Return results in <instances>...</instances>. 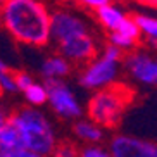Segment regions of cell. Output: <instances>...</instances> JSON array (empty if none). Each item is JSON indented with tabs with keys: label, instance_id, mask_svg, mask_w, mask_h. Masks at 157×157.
Returning a JSON list of instances; mask_svg holds the SVG:
<instances>
[{
	"label": "cell",
	"instance_id": "cell-1",
	"mask_svg": "<svg viewBox=\"0 0 157 157\" xmlns=\"http://www.w3.org/2000/svg\"><path fill=\"white\" fill-rule=\"evenodd\" d=\"M50 9L43 0H4L0 4V28L10 40L24 47L48 45Z\"/></svg>",
	"mask_w": 157,
	"mask_h": 157
},
{
	"label": "cell",
	"instance_id": "cell-2",
	"mask_svg": "<svg viewBox=\"0 0 157 157\" xmlns=\"http://www.w3.org/2000/svg\"><path fill=\"white\" fill-rule=\"evenodd\" d=\"M7 119L16 128L24 148L47 157L52 154L57 143V135L50 119L40 111V107H21Z\"/></svg>",
	"mask_w": 157,
	"mask_h": 157
},
{
	"label": "cell",
	"instance_id": "cell-3",
	"mask_svg": "<svg viewBox=\"0 0 157 157\" xmlns=\"http://www.w3.org/2000/svg\"><path fill=\"white\" fill-rule=\"evenodd\" d=\"M131 100L133 90L117 81L92 93L86 104V117L104 129H112L121 123Z\"/></svg>",
	"mask_w": 157,
	"mask_h": 157
},
{
	"label": "cell",
	"instance_id": "cell-4",
	"mask_svg": "<svg viewBox=\"0 0 157 157\" xmlns=\"http://www.w3.org/2000/svg\"><path fill=\"white\" fill-rule=\"evenodd\" d=\"M123 56L124 52L117 47L107 43L97 56L92 57L79 73V85L86 90H100L111 86L119 81V73L123 69Z\"/></svg>",
	"mask_w": 157,
	"mask_h": 157
},
{
	"label": "cell",
	"instance_id": "cell-5",
	"mask_svg": "<svg viewBox=\"0 0 157 157\" xmlns=\"http://www.w3.org/2000/svg\"><path fill=\"white\" fill-rule=\"evenodd\" d=\"M95 33L92 24L88 23L79 10L71 7H57L50 12V26H48V43L59 45V43L69 42L73 38L83 36Z\"/></svg>",
	"mask_w": 157,
	"mask_h": 157
},
{
	"label": "cell",
	"instance_id": "cell-6",
	"mask_svg": "<svg viewBox=\"0 0 157 157\" xmlns=\"http://www.w3.org/2000/svg\"><path fill=\"white\" fill-rule=\"evenodd\" d=\"M123 69L129 76L133 83L140 86H155L157 83V60L152 50L148 48H138L124 52L123 56Z\"/></svg>",
	"mask_w": 157,
	"mask_h": 157
},
{
	"label": "cell",
	"instance_id": "cell-7",
	"mask_svg": "<svg viewBox=\"0 0 157 157\" xmlns=\"http://www.w3.org/2000/svg\"><path fill=\"white\" fill-rule=\"evenodd\" d=\"M43 83L47 86V104L57 116L71 121L81 117L83 107L66 79H45Z\"/></svg>",
	"mask_w": 157,
	"mask_h": 157
},
{
	"label": "cell",
	"instance_id": "cell-8",
	"mask_svg": "<svg viewBox=\"0 0 157 157\" xmlns=\"http://www.w3.org/2000/svg\"><path fill=\"white\" fill-rule=\"evenodd\" d=\"M107 148L112 157H157V147L154 142L126 133L114 135Z\"/></svg>",
	"mask_w": 157,
	"mask_h": 157
},
{
	"label": "cell",
	"instance_id": "cell-9",
	"mask_svg": "<svg viewBox=\"0 0 157 157\" xmlns=\"http://www.w3.org/2000/svg\"><path fill=\"white\" fill-rule=\"evenodd\" d=\"M56 48H57V54H60L64 59H67L73 66H83L92 57L97 56L98 42L95 33H90V35L73 38L69 42L59 43Z\"/></svg>",
	"mask_w": 157,
	"mask_h": 157
},
{
	"label": "cell",
	"instance_id": "cell-10",
	"mask_svg": "<svg viewBox=\"0 0 157 157\" xmlns=\"http://www.w3.org/2000/svg\"><path fill=\"white\" fill-rule=\"evenodd\" d=\"M126 16L128 14L123 9V5L114 2V0H109L107 4L100 5L95 10V19H97V23L105 31H114V29H117V26L124 21Z\"/></svg>",
	"mask_w": 157,
	"mask_h": 157
},
{
	"label": "cell",
	"instance_id": "cell-11",
	"mask_svg": "<svg viewBox=\"0 0 157 157\" xmlns=\"http://www.w3.org/2000/svg\"><path fill=\"white\" fill-rule=\"evenodd\" d=\"M71 71H73V64L60 54L45 57L40 64V74L43 76V79H66Z\"/></svg>",
	"mask_w": 157,
	"mask_h": 157
},
{
	"label": "cell",
	"instance_id": "cell-12",
	"mask_svg": "<svg viewBox=\"0 0 157 157\" xmlns=\"http://www.w3.org/2000/svg\"><path fill=\"white\" fill-rule=\"evenodd\" d=\"M74 136L79 142L86 143V145H95V143H102L104 136H105V129L98 126L97 123H93L92 119H74V126H73Z\"/></svg>",
	"mask_w": 157,
	"mask_h": 157
},
{
	"label": "cell",
	"instance_id": "cell-13",
	"mask_svg": "<svg viewBox=\"0 0 157 157\" xmlns=\"http://www.w3.org/2000/svg\"><path fill=\"white\" fill-rule=\"evenodd\" d=\"M135 23L138 26L140 36L145 38L147 45H150V50L155 48L157 43V19L154 14H148V12H138V14L133 16Z\"/></svg>",
	"mask_w": 157,
	"mask_h": 157
},
{
	"label": "cell",
	"instance_id": "cell-14",
	"mask_svg": "<svg viewBox=\"0 0 157 157\" xmlns=\"http://www.w3.org/2000/svg\"><path fill=\"white\" fill-rule=\"evenodd\" d=\"M24 98L31 107H42L47 105V86L42 81H33L28 88L23 90Z\"/></svg>",
	"mask_w": 157,
	"mask_h": 157
},
{
	"label": "cell",
	"instance_id": "cell-15",
	"mask_svg": "<svg viewBox=\"0 0 157 157\" xmlns=\"http://www.w3.org/2000/svg\"><path fill=\"white\" fill-rule=\"evenodd\" d=\"M17 147H23L21 140H19V135L7 119L5 124L0 128V150H9V148H17Z\"/></svg>",
	"mask_w": 157,
	"mask_h": 157
},
{
	"label": "cell",
	"instance_id": "cell-16",
	"mask_svg": "<svg viewBox=\"0 0 157 157\" xmlns=\"http://www.w3.org/2000/svg\"><path fill=\"white\" fill-rule=\"evenodd\" d=\"M107 43H111V45L121 48L123 52L133 50L135 47H138V42H135V40H131V38L124 36V35H121V33H117V31H109Z\"/></svg>",
	"mask_w": 157,
	"mask_h": 157
},
{
	"label": "cell",
	"instance_id": "cell-17",
	"mask_svg": "<svg viewBox=\"0 0 157 157\" xmlns=\"http://www.w3.org/2000/svg\"><path fill=\"white\" fill-rule=\"evenodd\" d=\"M114 31H117V33H121V35H124V36L131 38V40H135V42H140V38H142L133 16H126L124 21H123V23L117 26V29H114Z\"/></svg>",
	"mask_w": 157,
	"mask_h": 157
},
{
	"label": "cell",
	"instance_id": "cell-18",
	"mask_svg": "<svg viewBox=\"0 0 157 157\" xmlns=\"http://www.w3.org/2000/svg\"><path fill=\"white\" fill-rule=\"evenodd\" d=\"M48 157H79V150L71 142H57Z\"/></svg>",
	"mask_w": 157,
	"mask_h": 157
},
{
	"label": "cell",
	"instance_id": "cell-19",
	"mask_svg": "<svg viewBox=\"0 0 157 157\" xmlns=\"http://www.w3.org/2000/svg\"><path fill=\"white\" fill-rule=\"evenodd\" d=\"M0 92L4 93H16V81H14V73L10 69H5L0 73Z\"/></svg>",
	"mask_w": 157,
	"mask_h": 157
},
{
	"label": "cell",
	"instance_id": "cell-20",
	"mask_svg": "<svg viewBox=\"0 0 157 157\" xmlns=\"http://www.w3.org/2000/svg\"><path fill=\"white\" fill-rule=\"evenodd\" d=\"M79 157H112V154L109 152V148L100 147V143H95V145H86L81 148Z\"/></svg>",
	"mask_w": 157,
	"mask_h": 157
},
{
	"label": "cell",
	"instance_id": "cell-21",
	"mask_svg": "<svg viewBox=\"0 0 157 157\" xmlns=\"http://www.w3.org/2000/svg\"><path fill=\"white\" fill-rule=\"evenodd\" d=\"M0 157H47V155L36 154L24 147H17V148H9V150H0Z\"/></svg>",
	"mask_w": 157,
	"mask_h": 157
},
{
	"label": "cell",
	"instance_id": "cell-22",
	"mask_svg": "<svg viewBox=\"0 0 157 157\" xmlns=\"http://www.w3.org/2000/svg\"><path fill=\"white\" fill-rule=\"evenodd\" d=\"M14 81H16L17 92H23L24 88H28L35 79H33V76L28 71H17V73H14Z\"/></svg>",
	"mask_w": 157,
	"mask_h": 157
},
{
	"label": "cell",
	"instance_id": "cell-23",
	"mask_svg": "<svg viewBox=\"0 0 157 157\" xmlns=\"http://www.w3.org/2000/svg\"><path fill=\"white\" fill-rule=\"evenodd\" d=\"M78 5H81V7H85V9L92 10V12H95V10L100 7V5L107 4L109 0H74Z\"/></svg>",
	"mask_w": 157,
	"mask_h": 157
},
{
	"label": "cell",
	"instance_id": "cell-24",
	"mask_svg": "<svg viewBox=\"0 0 157 157\" xmlns=\"http://www.w3.org/2000/svg\"><path fill=\"white\" fill-rule=\"evenodd\" d=\"M136 2L145 5V7H150V9H155V5H157V0H136Z\"/></svg>",
	"mask_w": 157,
	"mask_h": 157
},
{
	"label": "cell",
	"instance_id": "cell-25",
	"mask_svg": "<svg viewBox=\"0 0 157 157\" xmlns=\"http://www.w3.org/2000/svg\"><path fill=\"white\" fill-rule=\"evenodd\" d=\"M7 117H9V116H7V112H5L4 109H2V107H0V128H2V126L5 124V121H7Z\"/></svg>",
	"mask_w": 157,
	"mask_h": 157
},
{
	"label": "cell",
	"instance_id": "cell-26",
	"mask_svg": "<svg viewBox=\"0 0 157 157\" xmlns=\"http://www.w3.org/2000/svg\"><path fill=\"white\" fill-rule=\"evenodd\" d=\"M5 69H9V64H7V60H5L4 57L0 56V73H2V71H5Z\"/></svg>",
	"mask_w": 157,
	"mask_h": 157
},
{
	"label": "cell",
	"instance_id": "cell-27",
	"mask_svg": "<svg viewBox=\"0 0 157 157\" xmlns=\"http://www.w3.org/2000/svg\"><path fill=\"white\" fill-rule=\"evenodd\" d=\"M114 2H124V0H114Z\"/></svg>",
	"mask_w": 157,
	"mask_h": 157
},
{
	"label": "cell",
	"instance_id": "cell-28",
	"mask_svg": "<svg viewBox=\"0 0 157 157\" xmlns=\"http://www.w3.org/2000/svg\"><path fill=\"white\" fill-rule=\"evenodd\" d=\"M2 2H4V0H0V4H2Z\"/></svg>",
	"mask_w": 157,
	"mask_h": 157
}]
</instances>
